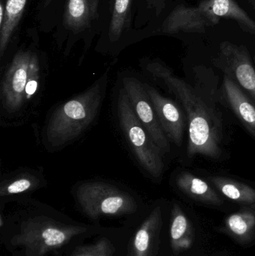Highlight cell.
<instances>
[{"label": "cell", "instance_id": "obj_6", "mask_svg": "<svg viewBox=\"0 0 255 256\" xmlns=\"http://www.w3.org/2000/svg\"><path fill=\"white\" fill-rule=\"evenodd\" d=\"M73 194L84 213L93 219L131 214L139 207L134 196L127 190L101 179L78 182Z\"/></svg>", "mask_w": 255, "mask_h": 256}, {"label": "cell", "instance_id": "obj_7", "mask_svg": "<svg viewBox=\"0 0 255 256\" xmlns=\"http://www.w3.org/2000/svg\"><path fill=\"white\" fill-rule=\"evenodd\" d=\"M85 232V227L64 225L46 216H36L22 224L11 243L22 248L27 256H44Z\"/></svg>", "mask_w": 255, "mask_h": 256}, {"label": "cell", "instance_id": "obj_5", "mask_svg": "<svg viewBox=\"0 0 255 256\" xmlns=\"http://www.w3.org/2000/svg\"><path fill=\"white\" fill-rule=\"evenodd\" d=\"M116 114L123 136L140 168L153 178H161L164 172L165 155L138 120L121 85L117 96Z\"/></svg>", "mask_w": 255, "mask_h": 256}, {"label": "cell", "instance_id": "obj_8", "mask_svg": "<svg viewBox=\"0 0 255 256\" xmlns=\"http://www.w3.org/2000/svg\"><path fill=\"white\" fill-rule=\"evenodd\" d=\"M120 82L138 120L149 132L163 154L170 153V142L161 127L143 81L136 75L124 74L121 76Z\"/></svg>", "mask_w": 255, "mask_h": 256}, {"label": "cell", "instance_id": "obj_19", "mask_svg": "<svg viewBox=\"0 0 255 256\" xmlns=\"http://www.w3.org/2000/svg\"><path fill=\"white\" fill-rule=\"evenodd\" d=\"M227 231L241 242H248L255 234V212L249 209L232 214L226 220Z\"/></svg>", "mask_w": 255, "mask_h": 256}, {"label": "cell", "instance_id": "obj_17", "mask_svg": "<svg viewBox=\"0 0 255 256\" xmlns=\"http://www.w3.org/2000/svg\"><path fill=\"white\" fill-rule=\"evenodd\" d=\"M211 182L223 195L246 206H255V190L238 180L224 177H211Z\"/></svg>", "mask_w": 255, "mask_h": 256}, {"label": "cell", "instance_id": "obj_13", "mask_svg": "<svg viewBox=\"0 0 255 256\" xmlns=\"http://www.w3.org/2000/svg\"><path fill=\"white\" fill-rule=\"evenodd\" d=\"M162 224V208H154L142 222L132 242L130 256H153L158 246Z\"/></svg>", "mask_w": 255, "mask_h": 256}, {"label": "cell", "instance_id": "obj_16", "mask_svg": "<svg viewBox=\"0 0 255 256\" xmlns=\"http://www.w3.org/2000/svg\"><path fill=\"white\" fill-rule=\"evenodd\" d=\"M170 242L172 250L175 254L188 250L194 242V234L190 220L177 203L172 207Z\"/></svg>", "mask_w": 255, "mask_h": 256}, {"label": "cell", "instance_id": "obj_23", "mask_svg": "<svg viewBox=\"0 0 255 256\" xmlns=\"http://www.w3.org/2000/svg\"><path fill=\"white\" fill-rule=\"evenodd\" d=\"M45 1V6H49V3L51 2L52 0H44Z\"/></svg>", "mask_w": 255, "mask_h": 256}, {"label": "cell", "instance_id": "obj_18", "mask_svg": "<svg viewBox=\"0 0 255 256\" xmlns=\"http://www.w3.org/2000/svg\"><path fill=\"white\" fill-rule=\"evenodd\" d=\"M27 0H7L4 25L0 28V58L5 54L10 38L23 14Z\"/></svg>", "mask_w": 255, "mask_h": 256}, {"label": "cell", "instance_id": "obj_2", "mask_svg": "<svg viewBox=\"0 0 255 256\" xmlns=\"http://www.w3.org/2000/svg\"><path fill=\"white\" fill-rule=\"evenodd\" d=\"M47 70L37 52L18 51L6 66L0 84V124H25L41 102Z\"/></svg>", "mask_w": 255, "mask_h": 256}, {"label": "cell", "instance_id": "obj_12", "mask_svg": "<svg viewBox=\"0 0 255 256\" xmlns=\"http://www.w3.org/2000/svg\"><path fill=\"white\" fill-rule=\"evenodd\" d=\"M222 96L234 114L255 138V104L239 86L224 74Z\"/></svg>", "mask_w": 255, "mask_h": 256}, {"label": "cell", "instance_id": "obj_10", "mask_svg": "<svg viewBox=\"0 0 255 256\" xmlns=\"http://www.w3.org/2000/svg\"><path fill=\"white\" fill-rule=\"evenodd\" d=\"M144 84L165 134L170 142L181 147L185 128V112L178 104L160 94L152 85Z\"/></svg>", "mask_w": 255, "mask_h": 256}, {"label": "cell", "instance_id": "obj_4", "mask_svg": "<svg viewBox=\"0 0 255 256\" xmlns=\"http://www.w3.org/2000/svg\"><path fill=\"white\" fill-rule=\"evenodd\" d=\"M222 19L234 20L244 31L255 36V21L235 0H203L196 6L180 4L163 22L161 30L167 34L205 32Z\"/></svg>", "mask_w": 255, "mask_h": 256}, {"label": "cell", "instance_id": "obj_9", "mask_svg": "<svg viewBox=\"0 0 255 256\" xmlns=\"http://www.w3.org/2000/svg\"><path fill=\"white\" fill-rule=\"evenodd\" d=\"M213 63L232 78L255 104V67L247 46L222 42Z\"/></svg>", "mask_w": 255, "mask_h": 256}, {"label": "cell", "instance_id": "obj_22", "mask_svg": "<svg viewBox=\"0 0 255 256\" xmlns=\"http://www.w3.org/2000/svg\"><path fill=\"white\" fill-rule=\"evenodd\" d=\"M148 6L156 10L157 15H160L166 7V0H146Z\"/></svg>", "mask_w": 255, "mask_h": 256}, {"label": "cell", "instance_id": "obj_11", "mask_svg": "<svg viewBox=\"0 0 255 256\" xmlns=\"http://www.w3.org/2000/svg\"><path fill=\"white\" fill-rule=\"evenodd\" d=\"M47 184L43 168H18L1 176L0 198H7L25 195L41 189Z\"/></svg>", "mask_w": 255, "mask_h": 256}, {"label": "cell", "instance_id": "obj_15", "mask_svg": "<svg viewBox=\"0 0 255 256\" xmlns=\"http://www.w3.org/2000/svg\"><path fill=\"white\" fill-rule=\"evenodd\" d=\"M175 184L178 189L193 200L206 204L220 206L221 197L205 180L188 172H182L176 177Z\"/></svg>", "mask_w": 255, "mask_h": 256}, {"label": "cell", "instance_id": "obj_3", "mask_svg": "<svg viewBox=\"0 0 255 256\" xmlns=\"http://www.w3.org/2000/svg\"><path fill=\"white\" fill-rule=\"evenodd\" d=\"M109 70L86 90L58 104L46 116L40 142L46 152L55 153L80 138L95 123L104 102Z\"/></svg>", "mask_w": 255, "mask_h": 256}, {"label": "cell", "instance_id": "obj_1", "mask_svg": "<svg viewBox=\"0 0 255 256\" xmlns=\"http://www.w3.org/2000/svg\"><path fill=\"white\" fill-rule=\"evenodd\" d=\"M141 67L157 85L173 94L181 104L189 123L188 158L202 155L219 159L223 154V123L220 112L214 104L162 62L144 61Z\"/></svg>", "mask_w": 255, "mask_h": 256}, {"label": "cell", "instance_id": "obj_24", "mask_svg": "<svg viewBox=\"0 0 255 256\" xmlns=\"http://www.w3.org/2000/svg\"><path fill=\"white\" fill-rule=\"evenodd\" d=\"M250 1L253 2V6H254V7L255 8V0H250Z\"/></svg>", "mask_w": 255, "mask_h": 256}, {"label": "cell", "instance_id": "obj_25", "mask_svg": "<svg viewBox=\"0 0 255 256\" xmlns=\"http://www.w3.org/2000/svg\"><path fill=\"white\" fill-rule=\"evenodd\" d=\"M253 62H254V64H255V56L254 57V61H253Z\"/></svg>", "mask_w": 255, "mask_h": 256}, {"label": "cell", "instance_id": "obj_14", "mask_svg": "<svg viewBox=\"0 0 255 256\" xmlns=\"http://www.w3.org/2000/svg\"><path fill=\"white\" fill-rule=\"evenodd\" d=\"M99 0H67L64 24L75 33L83 31L98 18Z\"/></svg>", "mask_w": 255, "mask_h": 256}, {"label": "cell", "instance_id": "obj_21", "mask_svg": "<svg viewBox=\"0 0 255 256\" xmlns=\"http://www.w3.org/2000/svg\"><path fill=\"white\" fill-rule=\"evenodd\" d=\"M113 251L111 242L103 238L93 244L79 248L73 256H112Z\"/></svg>", "mask_w": 255, "mask_h": 256}, {"label": "cell", "instance_id": "obj_20", "mask_svg": "<svg viewBox=\"0 0 255 256\" xmlns=\"http://www.w3.org/2000/svg\"><path fill=\"white\" fill-rule=\"evenodd\" d=\"M131 6L132 0H115L109 26V38L111 42H118L123 32L130 26Z\"/></svg>", "mask_w": 255, "mask_h": 256}]
</instances>
